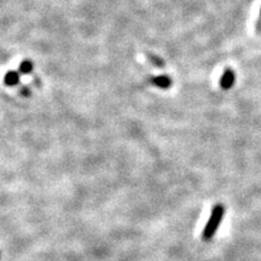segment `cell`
<instances>
[{"mask_svg": "<svg viewBox=\"0 0 261 261\" xmlns=\"http://www.w3.org/2000/svg\"><path fill=\"white\" fill-rule=\"evenodd\" d=\"M4 83H5V85H7V86L18 85V83H19L18 73H16V72L6 73V75H5V78H4Z\"/></svg>", "mask_w": 261, "mask_h": 261, "instance_id": "obj_4", "label": "cell"}, {"mask_svg": "<svg viewBox=\"0 0 261 261\" xmlns=\"http://www.w3.org/2000/svg\"><path fill=\"white\" fill-rule=\"evenodd\" d=\"M224 214H225V208H224L223 204L214 206V208L212 209V214H210L208 223H207L203 230V234H202V238L204 241H209L214 237L215 232H217L218 227L220 225L221 220H223Z\"/></svg>", "mask_w": 261, "mask_h": 261, "instance_id": "obj_1", "label": "cell"}, {"mask_svg": "<svg viewBox=\"0 0 261 261\" xmlns=\"http://www.w3.org/2000/svg\"><path fill=\"white\" fill-rule=\"evenodd\" d=\"M149 60H150L151 63H154L157 67H162L165 64V62L162 61L161 58H159L157 56H154V55H149Z\"/></svg>", "mask_w": 261, "mask_h": 261, "instance_id": "obj_6", "label": "cell"}, {"mask_svg": "<svg viewBox=\"0 0 261 261\" xmlns=\"http://www.w3.org/2000/svg\"><path fill=\"white\" fill-rule=\"evenodd\" d=\"M18 70L21 74H29V73H32L33 70V63L30 61H23L21 64H19Z\"/></svg>", "mask_w": 261, "mask_h": 261, "instance_id": "obj_5", "label": "cell"}, {"mask_svg": "<svg viewBox=\"0 0 261 261\" xmlns=\"http://www.w3.org/2000/svg\"><path fill=\"white\" fill-rule=\"evenodd\" d=\"M236 83V73L234 69L231 68H226L224 70V73L221 74V78H220V81H219V84H220V87L223 89H230L232 88Z\"/></svg>", "mask_w": 261, "mask_h": 261, "instance_id": "obj_2", "label": "cell"}, {"mask_svg": "<svg viewBox=\"0 0 261 261\" xmlns=\"http://www.w3.org/2000/svg\"><path fill=\"white\" fill-rule=\"evenodd\" d=\"M259 23H261V7H260V19H259Z\"/></svg>", "mask_w": 261, "mask_h": 261, "instance_id": "obj_8", "label": "cell"}, {"mask_svg": "<svg viewBox=\"0 0 261 261\" xmlns=\"http://www.w3.org/2000/svg\"><path fill=\"white\" fill-rule=\"evenodd\" d=\"M21 93L23 94L24 97H28L30 94V91H29V88H28V87H24V88H22V91H21Z\"/></svg>", "mask_w": 261, "mask_h": 261, "instance_id": "obj_7", "label": "cell"}, {"mask_svg": "<svg viewBox=\"0 0 261 261\" xmlns=\"http://www.w3.org/2000/svg\"><path fill=\"white\" fill-rule=\"evenodd\" d=\"M151 83L159 87V88L167 89L172 86V79L168 77V75H159V77L151 79Z\"/></svg>", "mask_w": 261, "mask_h": 261, "instance_id": "obj_3", "label": "cell"}]
</instances>
